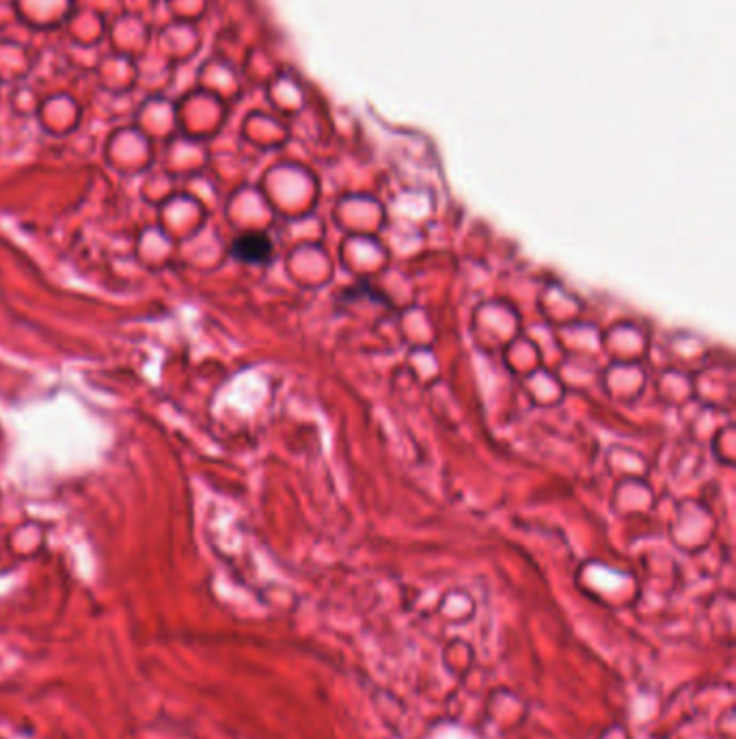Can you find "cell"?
Listing matches in <instances>:
<instances>
[{
	"instance_id": "obj_1",
	"label": "cell",
	"mask_w": 736,
	"mask_h": 739,
	"mask_svg": "<svg viewBox=\"0 0 736 739\" xmlns=\"http://www.w3.org/2000/svg\"><path fill=\"white\" fill-rule=\"evenodd\" d=\"M231 255L244 264H266L272 255V243L266 234L260 232L242 234L231 247Z\"/></svg>"
}]
</instances>
